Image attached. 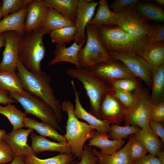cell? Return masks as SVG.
<instances>
[{
  "label": "cell",
  "instance_id": "cell-33",
  "mask_svg": "<svg viewBox=\"0 0 164 164\" xmlns=\"http://www.w3.org/2000/svg\"><path fill=\"white\" fill-rule=\"evenodd\" d=\"M74 158L71 153H60L53 157L45 159L31 155L25 156V161L26 164H69Z\"/></svg>",
  "mask_w": 164,
  "mask_h": 164
},
{
  "label": "cell",
  "instance_id": "cell-52",
  "mask_svg": "<svg viewBox=\"0 0 164 164\" xmlns=\"http://www.w3.org/2000/svg\"><path fill=\"white\" fill-rule=\"evenodd\" d=\"M154 1L157 4L162 5H164V0H155Z\"/></svg>",
  "mask_w": 164,
  "mask_h": 164
},
{
  "label": "cell",
  "instance_id": "cell-5",
  "mask_svg": "<svg viewBox=\"0 0 164 164\" xmlns=\"http://www.w3.org/2000/svg\"><path fill=\"white\" fill-rule=\"evenodd\" d=\"M62 111L68 115L66 132L64 136L71 148V153L75 158H81L85 142L94 137L97 131L89 124L80 121L74 113V106L69 101H64L61 104Z\"/></svg>",
  "mask_w": 164,
  "mask_h": 164
},
{
  "label": "cell",
  "instance_id": "cell-55",
  "mask_svg": "<svg viewBox=\"0 0 164 164\" xmlns=\"http://www.w3.org/2000/svg\"></svg>",
  "mask_w": 164,
  "mask_h": 164
},
{
  "label": "cell",
  "instance_id": "cell-39",
  "mask_svg": "<svg viewBox=\"0 0 164 164\" xmlns=\"http://www.w3.org/2000/svg\"><path fill=\"white\" fill-rule=\"evenodd\" d=\"M111 87L127 91L133 92L141 84L137 79H123L112 81L109 84Z\"/></svg>",
  "mask_w": 164,
  "mask_h": 164
},
{
  "label": "cell",
  "instance_id": "cell-12",
  "mask_svg": "<svg viewBox=\"0 0 164 164\" xmlns=\"http://www.w3.org/2000/svg\"><path fill=\"white\" fill-rule=\"evenodd\" d=\"M4 34L5 44L0 63V70L16 71L22 36L13 31L5 32Z\"/></svg>",
  "mask_w": 164,
  "mask_h": 164
},
{
  "label": "cell",
  "instance_id": "cell-20",
  "mask_svg": "<svg viewBox=\"0 0 164 164\" xmlns=\"http://www.w3.org/2000/svg\"><path fill=\"white\" fill-rule=\"evenodd\" d=\"M110 136L108 134L99 133L97 131L95 135L88 140L86 145L91 147L95 146L100 149L101 153L109 155L113 154L121 148L125 141L121 140H110Z\"/></svg>",
  "mask_w": 164,
  "mask_h": 164
},
{
  "label": "cell",
  "instance_id": "cell-50",
  "mask_svg": "<svg viewBox=\"0 0 164 164\" xmlns=\"http://www.w3.org/2000/svg\"><path fill=\"white\" fill-rule=\"evenodd\" d=\"M5 38L4 33H0V49L5 46Z\"/></svg>",
  "mask_w": 164,
  "mask_h": 164
},
{
  "label": "cell",
  "instance_id": "cell-47",
  "mask_svg": "<svg viewBox=\"0 0 164 164\" xmlns=\"http://www.w3.org/2000/svg\"><path fill=\"white\" fill-rule=\"evenodd\" d=\"M8 91L0 89V104L6 105L9 103L18 102L16 100L10 97Z\"/></svg>",
  "mask_w": 164,
  "mask_h": 164
},
{
  "label": "cell",
  "instance_id": "cell-6",
  "mask_svg": "<svg viewBox=\"0 0 164 164\" xmlns=\"http://www.w3.org/2000/svg\"><path fill=\"white\" fill-rule=\"evenodd\" d=\"M9 93V97L20 103L25 113L33 115L56 129L63 132L53 109L41 98L24 90L21 94Z\"/></svg>",
  "mask_w": 164,
  "mask_h": 164
},
{
  "label": "cell",
  "instance_id": "cell-30",
  "mask_svg": "<svg viewBox=\"0 0 164 164\" xmlns=\"http://www.w3.org/2000/svg\"><path fill=\"white\" fill-rule=\"evenodd\" d=\"M0 89L17 94L24 91L19 77L14 71L0 70Z\"/></svg>",
  "mask_w": 164,
  "mask_h": 164
},
{
  "label": "cell",
  "instance_id": "cell-2",
  "mask_svg": "<svg viewBox=\"0 0 164 164\" xmlns=\"http://www.w3.org/2000/svg\"><path fill=\"white\" fill-rule=\"evenodd\" d=\"M17 70L23 89L39 97L49 105L54 111L58 121L61 122V104L55 96L51 85V77L42 71L38 74L29 71L21 63L19 58Z\"/></svg>",
  "mask_w": 164,
  "mask_h": 164
},
{
  "label": "cell",
  "instance_id": "cell-4",
  "mask_svg": "<svg viewBox=\"0 0 164 164\" xmlns=\"http://www.w3.org/2000/svg\"><path fill=\"white\" fill-rule=\"evenodd\" d=\"M66 73L70 77L78 80L83 84L89 99V112L101 119L100 104L104 96L111 91V86L89 68H70Z\"/></svg>",
  "mask_w": 164,
  "mask_h": 164
},
{
  "label": "cell",
  "instance_id": "cell-25",
  "mask_svg": "<svg viewBox=\"0 0 164 164\" xmlns=\"http://www.w3.org/2000/svg\"><path fill=\"white\" fill-rule=\"evenodd\" d=\"M23 124L24 127L35 130L41 136L48 137L59 142H67L64 135L59 134L55 128L44 121L39 122L33 118L26 117L24 120Z\"/></svg>",
  "mask_w": 164,
  "mask_h": 164
},
{
  "label": "cell",
  "instance_id": "cell-48",
  "mask_svg": "<svg viewBox=\"0 0 164 164\" xmlns=\"http://www.w3.org/2000/svg\"><path fill=\"white\" fill-rule=\"evenodd\" d=\"M7 164H26L25 161V156L15 157L12 162Z\"/></svg>",
  "mask_w": 164,
  "mask_h": 164
},
{
  "label": "cell",
  "instance_id": "cell-41",
  "mask_svg": "<svg viewBox=\"0 0 164 164\" xmlns=\"http://www.w3.org/2000/svg\"><path fill=\"white\" fill-rule=\"evenodd\" d=\"M151 44L163 42L164 41V26L158 25L151 26L148 34Z\"/></svg>",
  "mask_w": 164,
  "mask_h": 164
},
{
  "label": "cell",
  "instance_id": "cell-28",
  "mask_svg": "<svg viewBox=\"0 0 164 164\" xmlns=\"http://www.w3.org/2000/svg\"><path fill=\"white\" fill-rule=\"evenodd\" d=\"M49 7L75 23L79 0H44Z\"/></svg>",
  "mask_w": 164,
  "mask_h": 164
},
{
  "label": "cell",
  "instance_id": "cell-19",
  "mask_svg": "<svg viewBox=\"0 0 164 164\" xmlns=\"http://www.w3.org/2000/svg\"><path fill=\"white\" fill-rule=\"evenodd\" d=\"M84 43L78 44L74 42L69 47H67L66 44H56L54 57L49 62V65L51 66L59 62H65L73 64L76 68H81L78 60V54Z\"/></svg>",
  "mask_w": 164,
  "mask_h": 164
},
{
  "label": "cell",
  "instance_id": "cell-44",
  "mask_svg": "<svg viewBox=\"0 0 164 164\" xmlns=\"http://www.w3.org/2000/svg\"><path fill=\"white\" fill-rule=\"evenodd\" d=\"M150 121L162 122L164 120V101L153 105L150 115Z\"/></svg>",
  "mask_w": 164,
  "mask_h": 164
},
{
  "label": "cell",
  "instance_id": "cell-42",
  "mask_svg": "<svg viewBox=\"0 0 164 164\" xmlns=\"http://www.w3.org/2000/svg\"><path fill=\"white\" fill-rule=\"evenodd\" d=\"M138 0H115L109 4L110 8L114 13L119 12L130 7H135Z\"/></svg>",
  "mask_w": 164,
  "mask_h": 164
},
{
  "label": "cell",
  "instance_id": "cell-11",
  "mask_svg": "<svg viewBox=\"0 0 164 164\" xmlns=\"http://www.w3.org/2000/svg\"><path fill=\"white\" fill-rule=\"evenodd\" d=\"M88 68L109 84L121 79H138L122 63L111 58Z\"/></svg>",
  "mask_w": 164,
  "mask_h": 164
},
{
  "label": "cell",
  "instance_id": "cell-8",
  "mask_svg": "<svg viewBox=\"0 0 164 164\" xmlns=\"http://www.w3.org/2000/svg\"><path fill=\"white\" fill-rule=\"evenodd\" d=\"M133 93L135 97L132 106L126 113L125 125H135L143 128L149 125L150 115L153 106L149 89L141 84Z\"/></svg>",
  "mask_w": 164,
  "mask_h": 164
},
{
  "label": "cell",
  "instance_id": "cell-21",
  "mask_svg": "<svg viewBox=\"0 0 164 164\" xmlns=\"http://www.w3.org/2000/svg\"><path fill=\"white\" fill-rule=\"evenodd\" d=\"M27 12L26 6L19 11L3 18L0 21V33L13 31L17 32L21 36L24 35Z\"/></svg>",
  "mask_w": 164,
  "mask_h": 164
},
{
  "label": "cell",
  "instance_id": "cell-24",
  "mask_svg": "<svg viewBox=\"0 0 164 164\" xmlns=\"http://www.w3.org/2000/svg\"><path fill=\"white\" fill-rule=\"evenodd\" d=\"M133 138V135L130 136L126 143L120 150L111 155L103 154L94 149L92 148V150L98 159L100 164H132L129 157L128 151Z\"/></svg>",
  "mask_w": 164,
  "mask_h": 164
},
{
  "label": "cell",
  "instance_id": "cell-3",
  "mask_svg": "<svg viewBox=\"0 0 164 164\" xmlns=\"http://www.w3.org/2000/svg\"><path fill=\"white\" fill-rule=\"evenodd\" d=\"M50 32L40 28L22 36L19 58L25 67L33 73L38 74L42 71L41 63L46 53L43 37Z\"/></svg>",
  "mask_w": 164,
  "mask_h": 164
},
{
  "label": "cell",
  "instance_id": "cell-51",
  "mask_svg": "<svg viewBox=\"0 0 164 164\" xmlns=\"http://www.w3.org/2000/svg\"><path fill=\"white\" fill-rule=\"evenodd\" d=\"M6 134V132L5 130L0 129V141L4 140Z\"/></svg>",
  "mask_w": 164,
  "mask_h": 164
},
{
  "label": "cell",
  "instance_id": "cell-17",
  "mask_svg": "<svg viewBox=\"0 0 164 164\" xmlns=\"http://www.w3.org/2000/svg\"><path fill=\"white\" fill-rule=\"evenodd\" d=\"M74 94L75 106L74 113L76 117L87 122L88 124L93 127L98 132L108 134L110 124L107 121L99 119L87 112L82 105L79 99V93L76 90L73 81H71Z\"/></svg>",
  "mask_w": 164,
  "mask_h": 164
},
{
  "label": "cell",
  "instance_id": "cell-26",
  "mask_svg": "<svg viewBox=\"0 0 164 164\" xmlns=\"http://www.w3.org/2000/svg\"><path fill=\"white\" fill-rule=\"evenodd\" d=\"M94 17L88 23L95 27L103 26H117L114 13L110 8L107 0H101Z\"/></svg>",
  "mask_w": 164,
  "mask_h": 164
},
{
  "label": "cell",
  "instance_id": "cell-53",
  "mask_svg": "<svg viewBox=\"0 0 164 164\" xmlns=\"http://www.w3.org/2000/svg\"><path fill=\"white\" fill-rule=\"evenodd\" d=\"M1 1H0V21L2 19V18L3 17L2 15L1 10Z\"/></svg>",
  "mask_w": 164,
  "mask_h": 164
},
{
  "label": "cell",
  "instance_id": "cell-27",
  "mask_svg": "<svg viewBox=\"0 0 164 164\" xmlns=\"http://www.w3.org/2000/svg\"><path fill=\"white\" fill-rule=\"evenodd\" d=\"M137 54L143 59L151 67H158L164 64V42L151 44Z\"/></svg>",
  "mask_w": 164,
  "mask_h": 164
},
{
  "label": "cell",
  "instance_id": "cell-23",
  "mask_svg": "<svg viewBox=\"0 0 164 164\" xmlns=\"http://www.w3.org/2000/svg\"><path fill=\"white\" fill-rule=\"evenodd\" d=\"M151 68L150 99L153 106L164 101V64L158 67H151Z\"/></svg>",
  "mask_w": 164,
  "mask_h": 164
},
{
  "label": "cell",
  "instance_id": "cell-18",
  "mask_svg": "<svg viewBox=\"0 0 164 164\" xmlns=\"http://www.w3.org/2000/svg\"><path fill=\"white\" fill-rule=\"evenodd\" d=\"M30 138L31 147L35 154L45 151L56 152L60 153H71V147L67 141L64 142L51 141L33 132L31 133Z\"/></svg>",
  "mask_w": 164,
  "mask_h": 164
},
{
  "label": "cell",
  "instance_id": "cell-7",
  "mask_svg": "<svg viewBox=\"0 0 164 164\" xmlns=\"http://www.w3.org/2000/svg\"><path fill=\"white\" fill-rule=\"evenodd\" d=\"M86 29L87 41L79 51L78 60L81 68H88L111 57L102 45L96 27L87 24Z\"/></svg>",
  "mask_w": 164,
  "mask_h": 164
},
{
  "label": "cell",
  "instance_id": "cell-15",
  "mask_svg": "<svg viewBox=\"0 0 164 164\" xmlns=\"http://www.w3.org/2000/svg\"><path fill=\"white\" fill-rule=\"evenodd\" d=\"M34 131L28 128L13 130L5 135L4 141L9 145L14 156L36 155L31 146L28 144L27 138Z\"/></svg>",
  "mask_w": 164,
  "mask_h": 164
},
{
  "label": "cell",
  "instance_id": "cell-46",
  "mask_svg": "<svg viewBox=\"0 0 164 164\" xmlns=\"http://www.w3.org/2000/svg\"><path fill=\"white\" fill-rule=\"evenodd\" d=\"M133 164H161L157 157L149 154L133 162Z\"/></svg>",
  "mask_w": 164,
  "mask_h": 164
},
{
  "label": "cell",
  "instance_id": "cell-35",
  "mask_svg": "<svg viewBox=\"0 0 164 164\" xmlns=\"http://www.w3.org/2000/svg\"><path fill=\"white\" fill-rule=\"evenodd\" d=\"M141 129L135 125L121 126L118 125L112 124L110 125L108 134L112 140H121L134 134Z\"/></svg>",
  "mask_w": 164,
  "mask_h": 164
},
{
  "label": "cell",
  "instance_id": "cell-40",
  "mask_svg": "<svg viewBox=\"0 0 164 164\" xmlns=\"http://www.w3.org/2000/svg\"><path fill=\"white\" fill-rule=\"evenodd\" d=\"M80 160L79 162L73 160L69 164H96L98 161L97 157L93 153L91 147L85 145Z\"/></svg>",
  "mask_w": 164,
  "mask_h": 164
},
{
  "label": "cell",
  "instance_id": "cell-45",
  "mask_svg": "<svg viewBox=\"0 0 164 164\" xmlns=\"http://www.w3.org/2000/svg\"><path fill=\"white\" fill-rule=\"evenodd\" d=\"M149 126L155 133L160 138L163 144L164 143V127L161 122L150 121Z\"/></svg>",
  "mask_w": 164,
  "mask_h": 164
},
{
  "label": "cell",
  "instance_id": "cell-9",
  "mask_svg": "<svg viewBox=\"0 0 164 164\" xmlns=\"http://www.w3.org/2000/svg\"><path fill=\"white\" fill-rule=\"evenodd\" d=\"M134 7H128L119 12L114 13L117 26L132 36L148 37L151 26Z\"/></svg>",
  "mask_w": 164,
  "mask_h": 164
},
{
  "label": "cell",
  "instance_id": "cell-36",
  "mask_svg": "<svg viewBox=\"0 0 164 164\" xmlns=\"http://www.w3.org/2000/svg\"><path fill=\"white\" fill-rule=\"evenodd\" d=\"M32 0H3L1 10L3 18L17 12L26 7Z\"/></svg>",
  "mask_w": 164,
  "mask_h": 164
},
{
  "label": "cell",
  "instance_id": "cell-14",
  "mask_svg": "<svg viewBox=\"0 0 164 164\" xmlns=\"http://www.w3.org/2000/svg\"><path fill=\"white\" fill-rule=\"evenodd\" d=\"M98 4V2L92 0H79L75 23L77 33L74 42L77 44L84 43L86 40L85 29Z\"/></svg>",
  "mask_w": 164,
  "mask_h": 164
},
{
  "label": "cell",
  "instance_id": "cell-16",
  "mask_svg": "<svg viewBox=\"0 0 164 164\" xmlns=\"http://www.w3.org/2000/svg\"><path fill=\"white\" fill-rule=\"evenodd\" d=\"M26 7L25 33L42 27L49 7L44 0H32Z\"/></svg>",
  "mask_w": 164,
  "mask_h": 164
},
{
  "label": "cell",
  "instance_id": "cell-22",
  "mask_svg": "<svg viewBox=\"0 0 164 164\" xmlns=\"http://www.w3.org/2000/svg\"><path fill=\"white\" fill-rule=\"evenodd\" d=\"M134 138L142 143L150 154L156 156L162 150V143L149 125L133 134Z\"/></svg>",
  "mask_w": 164,
  "mask_h": 164
},
{
  "label": "cell",
  "instance_id": "cell-13",
  "mask_svg": "<svg viewBox=\"0 0 164 164\" xmlns=\"http://www.w3.org/2000/svg\"><path fill=\"white\" fill-rule=\"evenodd\" d=\"M126 113L123 106L113 94L111 90L101 101L100 110L101 118L110 124L119 125L124 121Z\"/></svg>",
  "mask_w": 164,
  "mask_h": 164
},
{
  "label": "cell",
  "instance_id": "cell-32",
  "mask_svg": "<svg viewBox=\"0 0 164 164\" xmlns=\"http://www.w3.org/2000/svg\"><path fill=\"white\" fill-rule=\"evenodd\" d=\"M77 30L75 26L64 27L58 29L50 31L51 40L56 44H66L76 39Z\"/></svg>",
  "mask_w": 164,
  "mask_h": 164
},
{
  "label": "cell",
  "instance_id": "cell-31",
  "mask_svg": "<svg viewBox=\"0 0 164 164\" xmlns=\"http://www.w3.org/2000/svg\"><path fill=\"white\" fill-rule=\"evenodd\" d=\"M0 114L6 117L13 126V130L22 128L23 121L27 117L26 114L22 112L12 103L5 106L0 104Z\"/></svg>",
  "mask_w": 164,
  "mask_h": 164
},
{
  "label": "cell",
  "instance_id": "cell-38",
  "mask_svg": "<svg viewBox=\"0 0 164 164\" xmlns=\"http://www.w3.org/2000/svg\"><path fill=\"white\" fill-rule=\"evenodd\" d=\"M112 92L122 104L126 113L132 106L135 101V97L134 93L112 87Z\"/></svg>",
  "mask_w": 164,
  "mask_h": 164
},
{
  "label": "cell",
  "instance_id": "cell-1",
  "mask_svg": "<svg viewBox=\"0 0 164 164\" xmlns=\"http://www.w3.org/2000/svg\"><path fill=\"white\" fill-rule=\"evenodd\" d=\"M96 27L100 40L108 52L137 54L151 45L148 37L132 36L117 26Z\"/></svg>",
  "mask_w": 164,
  "mask_h": 164
},
{
  "label": "cell",
  "instance_id": "cell-29",
  "mask_svg": "<svg viewBox=\"0 0 164 164\" xmlns=\"http://www.w3.org/2000/svg\"><path fill=\"white\" fill-rule=\"evenodd\" d=\"M75 26V23L55 9L49 7L41 28L49 31L64 27Z\"/></svg>",
  "mask_w": 164,
  "mask_h": 164
},
{
  "label": "cell",
  "instance_id": "cell-34",
  "mask_svg": "<svg viewBox=\"0 0 164 164\" xmlns=\"http://www.w3.org/2000/svg\"><path fill=\"white\" fill-rule=\"evenodd\" d=\"M140 14L148 19L155 21L164 20V11L161 7L149 3H140L137 6Z\"/></svg>",
  "mask_w": 164,
  "mask_h": 164
},
{
  "label": "cell",
  "instance_id": "cell-49",
  "mask_svg": "<svg viewBox=\"0 0 164 164\" xmlns=\"http://www.w3.org/2000/svg\"><path fill=\"white\" fill-rule=\"evenodd\" d=\"M156 156L161 164H164V151L163 150H162L159 152Z\"/></svg>",
  "mask_w": 164,
  "mask_h": 164
},
{
  "label": "cell",
  "instance_id": "cell-43",
  "mask_svg": "<svg viewBox=\"0 0 164 164\" xmlns=\"http://www.w3.org/2000/svg\"><path fill=\"white\" fill-rule=\"evenodd\" d=\"M14 156L9 145L4 140L0 141V164L10 162Z\"/></svg>",
  "mask_w": 164,
  "mask_h": 164
},
{
  "label": "cell",
  "instance_id": "cell-10",
  "mask_svg": "<svg viewBox=\"0 0 164 164\" xmlns=\"http://www.w3.org/2000/svg\"><path fill=\"white\" fill-rule=\"evenodd\" d=\"M108 52L111 58L122 63L133 75L143 81L149 88H151V67L143 59L135 54Z\"/></svg>",
  "mask_w": 164,
  "mask_h": 164
},
{
  "label": "cell",
  "instance_id": "cell-54",
  "mask_svg": "<svg viewBox=\"0 0 164 164\" xmlns=\"http://www.w3.org/2000/svg\"><path fill=\"white\" fill-rule=\"evenodd\" d=\"M96 164H100L98 161Z\"/></svg>",
  "mask_w": 164,
  "mask_h": 164
},
{
  "label": "cell",
  "instance_id": "cell-37",
  "mask_svg": "<svg viewBox=\"0 0 164 164\" xmlns=\"http://www.w3.org/2000/svg\"><path fill=\"white\" fill-rule=\"evenodd\" d=\"M148 152L143 145L134 137L129 145L128 151V155L131 161L133 162L142 158Z\"/></svg>",
  "mask_w": 164,
  "mask_h": 164
}]
</instances>
